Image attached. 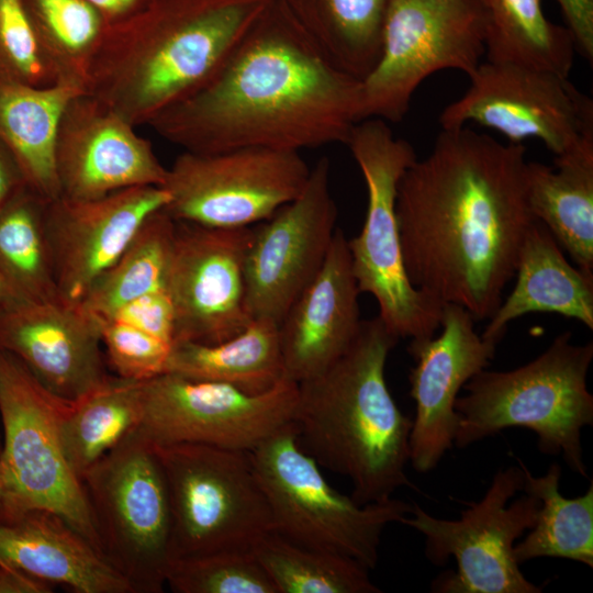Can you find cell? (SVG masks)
<instances>
[{
    "label": "cell",
    "instance_id": "cell-6",
    "mask_svg": "<svg viewBox=\"0 0 593 593\" xmlns=\"http://www.w3.org/2000/svg\"><path fill=\"white\" fill-rule=\"evenodd\" d=\"M346 145L367 188L362 228L347 239L359 291L376 299L378 316L399 338L432 337L440 327L444 304L410 281L395 210L399 182L417 159L414 147L376 118L355 124Z\"/></svg>",
    "mask_w": 593,
    "mask_h": 593
},
{
    "label": "cell",
    "instance_id": "cell-25",
    "mask_svg": "<svg viewBox=\"0 0 593 593\" xmlns=\"http://www.w3.org/2000/svg\"><path fill=\"white\" fill-rule=\"evenodd\" d=\"M527 202L577 267L593 275V143L526 165Z\"/></svg>",
    "mask_w": 593,
    "mask_h": 593
},
{
    "label": "cell",
    "instance_id": "cell-29",
    "mask_svg": "<svg viewBox=\"0 0 593 593\" xmlns=\"http://www.w3.org/2000/svg\"><path fill=\"white\" fill-rule=\"evenodd\" d=\"M522 491L540 501L534 526L513 549L518 564L536 558H563L593 568V482L583 495L568 499L559 492L561 467L550 465L535 477L525 463Z\"/></svg>",
    "mask_w": 593,
    "mask_h": 593
},
{
    "label": "cell",
    "instance_id": "cell-3",
    "mask_svg": "<svg viewBox=\"0 0 593 593\" xmlns=\"http://www.w3.org/2000/svg\"><path fill=\"white\" fill-rule=\"evenodd\" d=\"M273 0H150L110 25L85 92L134 126L200 89Z\"/></svg>",
    "mask_w": 593,
    "mask_h": 593
},
{
    "label": "cell",
    "instance_id": "cell-38",
    "mask_svg": "<svg viewBox=\"0 0 593 593\" xmlns=\"http://www.w3.org/2000/svg\"><path fill=\"white\" fill-rule=\"evenodd\" d=\"M100 322L105 362L116 377L146 381L165 373L171 343L115 320Z\"/></svg>",
    "mask_w": 593,
    "mask_h": 593
},
{
    "label": "cell",
    "instance_id": "cell-28",
    "mask_svg": "<svg viewBox=\"0 0 593 593\" xmlns=\"http://www.w3.org/2000/svg\"><path fill=\"white\" fill-rule=\"evenodd\" d=\"M48 202L25 186L0 210V306L60 296L46 237Z\"/></svg>",
    "mask_w": 593,
    "mask_h": 593
},
{
    "label": "cell",
    "instance_id": "cell-19",
    "mask_svg": "<svg viewBox=\"0 0 593 593\" xmlns=\"http://www.w3.org/2000/svg\"><path fill=\"white\" fill-rule=\"evenodd\" d=\"M475 322L465 307L445 303L439 336L411 339L407 346L415 361L409 379L416 406L409 463L419 473L435 469L454 447L459 392L494 357L497 343L478 334Z\"/></svg>",
    "mask_w": 593,
    "mask_h": 593
},
{
    "label": "cell",
    "instance_id": "cell-4",
    "mask_svg": "<svg viewBox=\"0 0 593 593\" xmlns=\"http://www.w3.org/2000/svg\"><path fill=\"white\" fill-rule=\"evenodd\" d=\"M400 338L379 316L361 321L347 350L325 371L298 383L292 424L301 448L320 467L350 480L359 504L383 502L406 475L412 419L385 381Z\"/></svg>",
    "mask_w": 593,
    "mask_h": 593
},
{
    "label": "cell",
    "instance_id": "cell-14",
    "mask_svg": "<svg viewBox=\"0 0 593 593\" xmlns=\"http://www.w3.org/2000/svg\"><path fill=\"white\" fill-rule=\"evenodd\" d=\"M469 78L465 94L440 113L441 130L475 123L510 143L537 138L555 157L593 143V101L567 76L485 60Z\"/></svg>",
    "mask_w": 593,
    "mask_h": 593
},
{
    "label": "cell",
    "instance_id": "cell-2",
    "mask_svg": "<svg viewBox=\"0 0 593 593\" xmlns=\"http://www.w3.org/2000/svg\"><path fill=\"white\" fill-rule=\"evenodd\" d=\"M361 80L318 47L286 0H273L220 69L148 125L183 150L300 152L348 141Z\"/></svg>",
    "mask_w": 593,
    "mask_h": 593
},
{
    "label": "cell",
    "instance_id": "cell-36",
    "mask_svg": "<svg viewBox=\"0 0 593 593\" xmlns=\"http://www.w3.org/2000/svg\"><path fill=\"white\" fill-rule=\"evenodd\" d=\"M166 585L176 593H277L253 549L174 559Z\"/></svg>",
    "mask_w": 593,
    "mask_h": 593
},
{
    "label": "cell",
    "instance_id": "cell-10",
    "mask_svg": "<svg viewBox=\"0 0 593 593\" xmlns=\"http://www.w3.org/2000/svg\"><path fill=\"white\" fill-rule=\"evenodd\" d=\"M80 480L103 557L133 593H161L170 563L171 515L154 445L136 428Z\"/></svg>",
    "mask_w": 593,
    "mask_h": 593
},
{
    "label": "cell",
    "instance_id": "cell-23",
    "mask_svg": "<svg viewBox=\"0 0 593 593\" xmlns=\"http://www.w3.org/2000/svg\"><path fill=\"white\" fill-rule=\"evenodd\" d=\"M0 564L78 593H133L90 541L46 510L0 518Z\"/></svg>",
    "mask_w": 593,
    "mask_h": 593
},
{
    "label": "cell",
    "instance_id": "cell-31",
    "mask_svg": "<svg viewBox=\"0 0 593 593\" xmlns=\"http://www.w3.org/2000/svg\"><path fill=\"white\" fill-rule=\"evenodd\" d=\"M486 60L541 68L569 77L575 46L567 27L550 22L540 0H478Z\"/></svg>",
    "mask_w": 593,
    "mask_h": 593
},
{
    "label": "cell",
    "instance_id": "cell-22",
    "mask_svg": "<svg viewBox=\"0 0 593 593\" xmlns=\"http://www.w3.org/2000/svg\"><path fill=\"white\" fill-rule=\"evenodd\" d=\"M359 294L347 238L336 228L318 273L278 324L284 378L312 379L347 350L362 321Z\"/></svg>",
    "mask_w": 593,
    "mask_h": 593
},
{
    "label": "cell",
    "instance_id": "cell-30",
    "mask_svg": "<svg viewBox=\"0 0 593 593\" xmlns=\"http://www.w3.org/2000/svg\"><path fill=\"white\" fill-rule=\"evenodd\" d=\"M141 383L110 376L101 385L69 403L60 422V440L66 459L79 479L138 427Z\"/></svg>",
    "mask_w": 593,
    "mask_h": 593
},
{
    "label": "cell",
    "instance_id": "cell-27",
    "mask_svg": "<svg viewBox=\"0 0 593 593\" xmlns=\"http://www.w3.org/2000/svg\"><path fill=\"white\" fill-rule=\"evenodd\" d=\"M165 373L224 383L250 394L267 392L284 378L278 324L256 318L217 344L176 343Z\"/></svg>",
    "mask_w": 593,
    "mask_h": 593
},
{
    "label": "cell",
    "instance_id": "cell-32",
    "mask_svg": "<svg viewBox=\"0 0 593 593\" xmlns=\"http://www.w3.org/2000/svg\"><path fill=\"white\" fill-rule=\"evenodd\" d=\"M298 21L343 71L362 80L377 64L390 0H286Z\"/></svg>",
    "mask_w": 593,
    "mask_h": 593
},
{
    "label": "cell",
    "instance_id": "cell-16",
    "mask_svg": "<svg viewBox=\"0 0 593 593\" xmlns=\"http://www.w3.org/2000/svg\"><path fill=\"white\" fill-rule=\"evenodd\" d=\"M331 164L321 157L301 193L253 226L245 262L246 305L251 320L281 322L322 268L336 231Z\"/></svg>",
    "mask_w": 593,
    "mask_h": 593
},
{
    "label": "cell",
    "instance_id": "cell-7",
    "mask_svg": "<svg viewBox=\"0 0 593 593\" xmlns=\"http://www.w3.org/2000/svg\"><path fill=\"white\" fill-rule=\"evenodd\" d=\"M69 403L42 385L16 357L0 350V518L31 510L54 512L101 553L82 483L60 440Z\"/></svg>",
    "mask_w": 593,
    "mask_h": 593
},
{
    "label": "cell",
    "instance_id": "cell-21",
    "mask_svg": "<svg viewBox=\"0 0 593 593\" xmlns=\"http://www.w3.org/2000/svg\"><path fill=\"white\" fill-rule=\"evenodd\" d=\"M169 202L160 186L132 187L90 200L47 203L45 228L59 295L80 302L142 224Z\"/></svg>",
    "mask_w": 593,
    "mask_h": 593
},
{
    "label": "cell",
    "instance_id": "cell-9",
    "mask_svg": "<svg viewBox=\"0 0 593 593\" xmlns=\"http://www.w3.org/2000/svg\"><path fill=\"white\" fill-rule=\"evenodd\" d=\"M169 496L170 561L253 549L272 515L250 451L201 444L155 446Z\"/></svg>",
    "mask_w": 593,
    "mask_h": 593
},
{
    "label": "cell",
    "instance_id": "cell-42",
    "mask_svg": "<svg viewBox=\"0 0 593 593\" xmlns=\"http://www.w3.org/2000/svg\"><path fill=\"white\" fill-rule=\"evenodd\" d=\"M52 588L25 572L0 564V593H49Z\"/></svg>",
    "mask_w": 593,
    "mask_h": 593
},
{
    "label": "cell",
    "instance_id": "cell-13",
    "mask_svg": "<svg viewBox=\"0 0 593 593\" xmlns=\"http://www.w3.org/2000/svg\"><path fill=\"white\" fill-rule=\"evenodd\" d=\"M311 168L299 152L240 147L183 150L167 168L164 210L177 222L208 227L254 226L303 190Z\"/></svg>",
    "mask_w": 593,
    "mask_h": 593
},
{
    "label": "cell",
    "instance_id": "cell-44",
    "mask_svg": "<svg viewBox=\"0 0 593 593\" xmlns=\"http://www.w3.org/2000/svg\"><path fill=\"white\" fill-rule=\"evenodd\" d=\"M0 452H1V446H0Z\"/></svg>",
    "mask_w": 593,
    "mask_h": 593
},
{
    "label": "cell",
    "instance_id": "cell-35",
    "mask_svg": "<svg viewBox=\"0 0 593 593\" xmlns=\"http://www.w3.org/2000/svg\"><path fill=\"white\" fill-rule=\"evenodd\" d=\"M24 4L59 82L85 91L90 64L110 24L83 0H24Z\"/></svg>",
    "mask_w": 593,
    "mask_h": 593
},
{
    "label": "cell",
    "instance_id": "cell-5",
    "mask_svg": "<svg viewBox=\"0 0 593 593\" xmlns=\"http://www.w3.org/2000/svg\"><path fill=\"white\" fill-rule=\"evenodd\" d=\"M571 338L570 332L561 333L524 366L483 369L472 377L455 403L454 446L462 449L505 428L524 427L537 435L542 454L562 456L573 472L588 479L582 429L593 425L588 389L593 343L577 345Z\"/></svg>",
    "mask_w": 593,
    "mask_h": 593
},
{
    "label": "cell",
    "instance_id": "cell-11",
    "mask_svg": "<svg viewBox=\"0 0 593 593\" xmlns=\"http://www.w3.org/2000/svg\"><path fill=\"white\" fill-rule=\"evenodd\" d=\"M519 465V463H518ZM521 466L500 469L484 495L468 503L458 519L428 514L418 505L400 524L425 537V556L435 566L449 558L457 570L439 575L432 591L441 593H539L521 571L514 557L516 540L529 530L537 518L540 501L529 494L510 500L522 491Z\"/></svg>",
    "mask_w": 593,
    "mask_h": 593
},
{
    "label": "cell",
    "instance_id": "cell-24",
    "mask_svg": "<svg viewBox=\"0 0 593 593\" xmlns=\"http://www.w3.org/2000/svg\"><path fill=\"white\" fill-rule=\"evenodd\" d=\"M510 295L481 334L500 343L508 323L532 312L557 313L593 329V275L572 266L549 230L535 220L525 234Z\"/></svg>",
    "mask_w": 593,
    "mask_h": 593
},
{
    "label": "cell",
    "instance_id": "cell-8",
    "mask_svg": "<svg viewBox=\"0 0 593 593\" xmlns=\"http://www.w3.org/2000/svg\"><path fill=\"white\" fill-rule=\"evenodd\" d=\"M250 454L270 505L272 532L299 545L373 570L384 529L411 513L412 505L399 499L361 505L335 490L301 448L292 422Z\"/></svg>",
    "mask_w": 593,
    "mask_h": 593
},
{
    "label": "cell",
    "instance_id": "cell-40",
    "mask_svg": "<svg viewBox=\"0 0 593 593\" xmlns=\"http://www.w3.org/2000/svg\"><path fill=\"white\" fill-rule=\"evenodd\" d=\"M567 23L575 49L593 60V0H556Z\"/></svg>",
    "mask_w": 593,
    "mask_h": 593
},
{
    "label": "cell",
    "instance_id": "cell-20",
    "mask_svg": "<svg viewBox=\"0 0 593 593\" xmlns=\"http://www.w3.org/2000/svg\"><path fill=\"white\" fill-rule=\"evenodd\" d=\"M101 322L61 296L0 306V350L16 357L56 396L74 402L110 376Z\"/></svg>",
    "mask_w": 593,
    "mask_h": 593
},
{
    "label": "cell",
    "instance_id": "cell-18",
    "mask_svg": "<svg viewBox=\"0 0 593 593\" xmlns=\"http://www.w3.org/2000/svg\"><path fill=\"white\" fill-rule=\"evenodd\" d=\"M135 127L87 92L72 97L55 145L59 197L90 200L132 187H163L167 168Z\"/></svg>",
    "mask_w": 593,
    "mask_h": 593
},
{
    "label": "cell",
    "instance_id": "cell-43",
    "mask_svg": "<svg viewBox=\"0 0 593 593\" xmlns=\"http://www.w3.org/2000/svg\"><path fill=\"white\" fill-rule=\"evenodd\" d=\"M98 10L110 25L120 23L147 5L150 0H83Z\"/></svg>",
    "mask_w": 593,
    "mask_h": 593
},
{
    "label": "cell",
    "instance_id": "cell-34",
    "mask_svg": "<svg viewBox=\"0 0 593 593\" xmlns=\"http://www.w3.org/2000/svg\"><path fill=\"white\" fill-rule=\"evenodd\" d=\"M277 593H380L358 561L293 542L276 532L253 547Z\"/></svg>",
    "mask_w": 593,
    "mask_h": 593
},
{
    "label": "cell",
    "instance_id": "cell-17",
    "mask_svg": "<svg viewBox=\"0 0 593 593\" xmlns=\"http://www.w3.org/2000/svg\"><path fill=\"white\" fill-rule=\"evenodd\" d=\"M251 238L253 226L217 228L176 221L166 278L175 312L174 344H217L253 321L245 290Z\"/></svg>",
    "mask_w": 593,
    "mask_h": 593
},
{
    "label": "cell",
    "instance_id": "cell-33",
    "mask_svg": "<svg viewBox=\"0 0 593 593\" xmlns=\"http://www.w3.org/2000/svg\"><path fill=\"white\" fill-rule=\"evenodd\" d=\"M176 221L164 210L153 213L134 237L87 291L81 305L109 320L125 303L165 289Z\"/></svg>",
    "mask_w": 593,
    "mask_h": 593
},
{
    "label": "cell",
    "instance_id": "cell-15",
    "mask_svg": "<svg viewBox=\"0 0 593 593\" xmlns=\"http://www.w3.org/2000/svg\"><path fill=\"white\" fill-rule=\"evenodd\" d=\"M298 383L267 392L161 373L141 383L138 433L155 446L201 444L253 451L292 422Z\"/></svg>",
    "mask_w": 593,
    "mask_h": 593
},
{
    "label": "cell",
    "instance_id": "cell-1",
    "mask_svg": "<svg viewBox=\"0 0 593 593\" xmlns=\"http://www.w3.org/2000/svg\"><path fill=\"white\" fill-rule=\"evenodd\" d=\"M525 154L522 143L502 144L467 126L441 130L399 182L395 210L410 281L475 321L489 320L501 304L536 220Z\"/></svg>",
    "mask_w": 593,
    "mask_h": 593
},
{
    "label": "cell",
    "instance_id": "cell-12",
    "mask_svg": "<svg viewBox=\"0 0 593 593\" xmlns=\"http://www.w3.org/2000/svg\"><path fill=\"white\" fill-rule=\"evenodd\" d=\"M485 54L478 0H390L379 59L361 80V121L400 122L417 87L443 69L472 75Z\"/></svg>",
    "mask_w": 593,
    "mask_h": 593
},
{
    "label": "cell",
    "instance_id": "cell-37",
    "mask_svg": "<svg viewBox=\"0 0 593 593\" xmlns=\"http://www.w3.org/2000/svg\"><path fill=\"white\" fill-rule=\"evenodd\" d=\"M58 82L24 0H0V83L42 88Z\"/></svg>",
    "mask_w": 593,
    "mask_h": 593
},
{
    "label": "cell",
    "instance_id": "cell-41",
    "mask_svg": "<svg viewBox=\"0 0 593 593\" xmlns=\"http://www.w3.org/2000/svg\"><path fill=\"white\" fill-rule=\"evenodd\" d=\"M25 186L27 183L16 159L0 138V210Z\"/></svg>",
    "mask_w": 593,
    "mask_h": 593
},
{
    "label": "cell",
    "instance_id": "cell-39",
    "mask_svg": "<svg viewBox=\"0 0 593 593\" xmlns=\"http://www.w3.org/2000/svg\"><path fill=\"white\" fill-rule=\"evenodd\" d=\"M109 320L128 324L174 345L175 312L166 288L125 303Z\"/></svg>",
    "mask_w": 593,
    "mask_h": 593
},
{
    "label": "cell",
    "instance_id": "cell-26",
    "mask_svg": "<svg viewBox=\"0 0 593 593\" xmlns=\"http://www.w3.org/2000/svg\"><path fill=\"white\" fill-rule=\"evenodd\" d=\"M82 89L0 83V138L16 159L27 186L47 201L59 198L55 145L61 114Z\"/></svg>",
    "mask_w": 593,
    "mask_h": 593
}]
</instances>
